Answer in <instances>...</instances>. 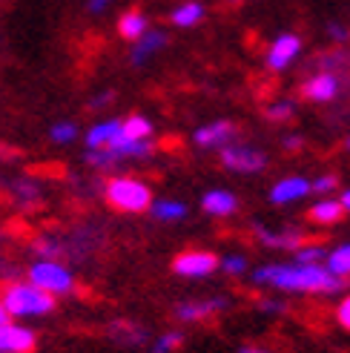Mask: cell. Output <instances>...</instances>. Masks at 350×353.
<instances>
[{
	"label": "cell",
	"instance_id": "5bb4252c",
	"mask_svg": "<svg viewBox=\"0 0 350 353\" xmlns=\"http://www.w3.org/2000/svg\"><path fill=\"white\" fill-rule=\"evenodd\" d=\"M347 210L342 207V201H319L307 210V219L319 227H330V224H339L344 219Z\"/></svg>",
	"mask_w": 350,
	"mask_h": 353
},
{
	"label": "cell",
	"instance_id": "44dd1931",
	"mask_svg": "<svg viewBox=\"0 0 350 353\" xmlns=\"http://www.w3.org/2000/svg\"><path fill=\"white\" fill-rule=\"evenodd\" d=\"M118 135H121V123L118 121H107V123H98L95 130H90V135H86V144H90L92 150L110 147Z\"/></svg>",
	"mask_w": 350,
	"mask_h": 353
},
{
	"label": "cell",
	"instance_id": "d4e9b609",
	"mask_svg": "<svg viewBox=\"0 0 350 353\" xmlns=\"http://www.w3.org/2000/svg\"><path fill=\"white\" fill-rule=\"evenodd\" d=\"M293 256H296V261H299V264H319L327 253H325V247L319 241H305L299 250H293Z\"/></svg>",
	"mask_w": 350,
	"mask_h": 353
},
{
	"label": "cell",
	"instance_id": "5b68a950",
	"mask_svg": "<svg viewBox=\"0 0 350 353\" xmlns=\"http://www.w3.org/2000/svg\"><path fill=\"white\" fill-rule=\"evenodd\" d=\"M213 270H218V256L207 250H184L172 259V273H178L184 279H204Z\"/></svg>",
	"mask_w": 350,
	"mask_h": 353
},
{
	"label": "cell",
	"instance_id": "3957f363",
	"mask_svg": "<svg viewBox=\"0 0 350 353\" xmlns=\"http://www.w3.org/2000/svg\"><path fill=\"white\" fill-rule=\"evenodd\" d=\"M103 199H107V204L112 210H118V213H144V210L152 207V190L144 181L121 175V179L107 181Z\"/></svg>",
	"mask_w": 350,
	"mask_h": 353
},
{
	"label": "cell",
	"instance_id": "e575fe53",
	"mask_svg": "<svg viewBox=\"0 0 350 353\" xmlns=\"http://www.w3.org/2000/svg\"><path fill=\"white\" fill-rule=\"evenodd\" d=\"M285 147H287L290 152H296V150H302V138H296V135L285 138Z\"/></svg>",
	"mask_w": 350,
	"mask_h": 353
},
{
	"label": "cell",
	"instance_id": "30bf717a",
	"mask_svg": "<svg viewBox=\"0 0 350 353\" xmlns=\"http://www.w3.org/2000/svg\"><path fill=\"white\" fill-rule=\"evenodd\" d=\"M107 336L118 347H144V345H150V330L144 325H138V322H130V319L110 322Z\"/></svg>",
	"mask_w": 350,
	"mask_h": 353
},
{
	"label": "cell",
	"instance_id": "ba28073f",
	"mask_svg": "<svg viewBox=\"0 0 350 353\" xmlns=\"http://www.w3.org/2000/svg\"><path fill=\"white\" fill-rule=\"evenodd\" d=\"M38 347V333L32 327L6 322L0 325V353H32Z\"/></svg>",
	"mask_w": 350,
	"mask_h": 353
},
{
	"label": "cell",
	"instance_id": "f1b7e54d",
	"mask_svg": "<svg viewBox=\"0 0 350 353\" xmlns=\"http://www.w3.org/2000/svg\"><path fill=\"white\" fill-rule=\"evenodd\" d=\"M336 322L350 333V296H344L342 302H339V307H336Z\"/></svg>",
	"mask_w": 350,
	"mask_h": 353
},
{
	"label": "cell",
	"instance_id": "603a6c76",
	"mask_svg": "<svg viewBox=\"0 0 350 353\" xmlns=\"http://www.w3.org/2000/svg\"><path fill=\"white\" fill-rule=\"evenodd\" d=\"M181 342H184V333L181 330H169L158 339H150V350L147 353H172V350L181 347Z\"/></svg>",
	"mask_w": 350,
	"mask_h": 353
},
{
	"label": "cell",
	"instance_id": "7c38bea8",
	"mask_svg": "<svg viewBox=\"0 0 350 353\" xmlns=\"http://www.w3.org/2000/svg\"><path fill=\"white\" fill-rule=\"evenodd\" d=\"M256 239L265 244V247H276V250H299V247L307 241L305 233H296V230H267V227H256Z\"/></svg>",
	"mask_w": 350,
	"mask_h": 353
},
{
	"label": "cell",
	"instance_id": "f546056e",
	"mask_svg": "<svg viewBox=\"0 0 350 353\" xmlns=\"http://www.w3.org/2000/svg\"><path fill=\"white\" fill-rule=\"evenodd\" d=\"M258 310H265V313L276 316V313H285L287 305H285V302H278V299H258Z\"/></svg>",
	"mask_w": 350,
	"mask_h": 353
},
{
	"label": "cell",
	"instance_id": "d6a6232c",
	"mask_svg": "<svg viewBox=\"0 0 350 353\" xmlns=\"http://www.w3.org/2000/svg\"><path fill=\"white\" fill-rule=\"evenodd\" d=\"M330 38H333V41H350V32H344L342 26H330Z\"/></svg>",
	"mask_w": 350,
	"mask_h": 353
},
{
	"label": "cell",
	"instance_id": "1f68e13d",
	"mask_svg": "<svg viewBox=\"0 0 350 353\" xmlns=\"http://www.w3.org/2000/svg\"><path fill=\"white\" fill-rule=\"evenodd\" d=\"M336 184H339L336 175H322L319 181H313V184H310V190H316V192H330V190H333Z\"/></svg>",
	"mask_w": 350,
	"mask_h": 353
},
{
	"label": "cell",
	"instance_id": "9c48e42d",
	"mask_svg": "<svg viewBox=\"0 0 350 353\" xmlns=\"http://www.w3.org/2000/svg\"><path fill=\"white\" fill-rule=\"evenodd\" d=\"M339 83L342 81L333 72H325V69H319L316 75H310L302 83V98L316 101V103H327V101H333L339 95Z\"/></svg>",
	"mask_w": 350,
	"mask_h": 353
},
{
	"label": "cell",
	"instance_id": "74e56055",
	"mask_svg": "<svg viewBox=\"0 0 350 353\" xmlns=\"http://www.w3.org/2000/svg\"><path fill=\"white\" fill-rule=\"evenodd\" d=\"M6 322H12V316L6 313V307H3V302H0V325H6Z\"/></svg>",
	"mask_w": 350,
	"mask_h": 353
},
{
	"label": "cell",
	"instance_id": "4fadbf2b",
	"mask_svg": "<svg viewBox=\"0 0 350 353\" xmlns=\"http://www.w3.org/2000/svg\"><path fill=\"white\" fill-rule=\"evenodd\" d=\"M238 135V127L230 121H216L209 127L196 132V144L198 147H216V144H230V141Z\"/></svg>",
	"mask_w": 350,
	"mask_h": 353
},
{
	"label": "cell",
	"instance_id": "83f0119b",
	"mask_svg": "<svg viewBox=\"0 0 350 353\" xmlns=\"http://www.w3.org/2000/svg\"><path fill=\"white\" fill-rule=\"evenodd\" d=\"M218 264L224 268V273H230V276H241L244 270H247V259H244V256H227Z\"/></svg>",
	"mask_w": 350,
	"mask_h": 353
},
{
	"label": "cell",
	"instance_id": "ac0fdd59",
	"mask_svg": "<svg viewBox=\"0 0 350 353\" xmlns=\"http://www.w3.org/2000/svg\"><path fill=\"white\" fill-rule=\"evenodd\" d=\"M150 132H152V123L144 115H130L121 123V144H124V141H147Z\"/></svg>",
	"mask_w": 350,
	"mask_h": 353
},
{
	"label": "cell",
	"instance_id": "6da1fadb",
	"mask_svg": "<svg viewBox=\"0 0 350 353\" xmlns=\"http://www.w3.org/2000/svg\"><path fill=\"white\" fill-rule=\"evenodd\" d=\"M256 285H265L273 290H285V293H322V296H333L347 288V279L333 276L322 264H265L253 273Z\"/></svg>",
	"mask_w": 350,
	"mask_h": 353
},
{
	"label": "cell",
	"instance_id": "836d02e7",
	"mask_svg": "<svg viewBox=\"0 0 350 353\" xmlns=\"http://www.w3.org/2000/svg\"><path fill=\"white\" fill-rule=\"evenodd\" d=\"M238 353H276V350L261 347V345H244V347H238Z\"/></svg>",
	"mask_w": 350,
	"mask_h": 353
},
{
	"label": "cell",
	"instance_id": "ffe728a7",
	"mask_svg": "<svg viewBox=\"0 0 350 353\" xmlns=\"http://www.w3.org/2000/svg\"><path fill=\"white\" fill-rule=\"evenodd\" d=\"M144 32H147V17H144L141 12H127V14L118 21V34H121L124 41H138Z\"/></svg>",
	"mask_w": 350,
	"mask_h": 353
},
{
	"label": "cell",
	"instance_id": "cb8c5ba5",
	"mask_svg": "<svg viewBox=\"0 0 350 353\" xmlns=\"http://www.w3.org/2000/svg\"><path fill=\"white\" fill-rule=\"evenodd\" d=\"M152 216L158 221H178L187 216V207L181 201H158L152 207Z\"/></svg>",
	"mask_w": 350,
	"mask_h": 353
},
{
	"label": "cell",
	"instance_id": "7402d4cb",
	"mask_svg": "<svg viewBox=\"0 0 350 353\" xmlns=\"http://www.w3.org/2000/svg\"><path fill=\"white\" fill-rule=\"evenodd\" d=\"M327 270L339 276V279H347L350 276V244H342L336 250L327 253Z\"/></svg>",
	"mask_w": 350,
	"mask_h": 353
},
{
	"label": "cell",
	"instance_id": "d590c367",
	"mask_svg": "<svg viewBox=\"0 0 350 353\" xmlns=\"http://www.w3.org/2000/svg\"><path fill=\"white\" fill-rule=\"evenodd\" d=\"M110 101H112V95H110V92H103L101 98H95V101H92V107H103V103H110Z\"/></svg>",
	"mask_w": 350,
	"mask_h": 353
},
{
	"label": "cell",
	"instance_id": "8fae6325",
	"mask_svg": "<svg viewBox=\"0 0 350 353\" xmlns=\"http://www.w3.org/2000/svg\"><path fill=\"white\" fill-rule=\"evenodd\" d=\"M302 49V41L296 38V34H282L273 46H270V55H267V66L273 69V72H282V69L299 55Z\"/></svg>",
	"mask_w": 350,
	"mask_h": 353
},
{
	"label": "cell",
	"instance_id": "8992f818",
	"mask_svg": "<svg viewBox=\"0 0 350 353\" xmlns=\"http://www.w3.org/2000/svg\"><path fill=\"white\" fill-rule=\"evenodd\" d=\"M230 307V299L213 296V299H192V302H181L175 307V319L178 322H207L213 316L224 313Z\"/></svg>",
	"mask_w": 350,
	"mask_h": 353
},
{
	"label": "cell",
	"instance_id": "484cf974",
	"mask_svg": "<svg viewBox=\"0 0 350 353\" xmlns=\"http://www.w3.org/2000/svg\"><path fill=\"white\" fill-rule=\"evenodd\" d=\"M201 14H204L201 3H184L181 9L172 12V23H175V26H192V23L201 21Z\"/></svg>",
	"mask_w": 350,
	"mask_h": 353
},
{
	"label": "cell",
	"instance_id": "52a82bcc",
	"mask_svg": "<svg viewBox=\"0 0 350 353\" xmlns=\"http://www.w3.org/2000/svg\"><path fill=\"white\" fill-rule=\"evenodd\" d=\"M221 164L233 172H256V170H265L267 158L258 150L241 147V144H227V147H221Z\"/></svg>",
	"mask_w": 350,
	"mask_h": 353
},
{
	"label": "cell",
	"instance_id": "4dcf8cb0",
	"mask_svg": "<svg viewBox=\"0 0 350 353\" xmlns=\"http://www.w3.org/2000/svg\"><path fill=\"white\" fill-rule=\"evenodd\" d=\"M52 138L61 141V144L63 141H72L75 138V127L72 123H58V127H52Z\"/></svg>",
	"mask_w": 350,
	"mask_h": 353
},
{
	"label": "cell",
	"instance_id": "ab89813d",
	"mask_svg": "<svg viewBox=\"0 0 350 353\" xmlns=\"http://www.w3.org/2000/svg\"><path fill=\"white\" fill-rule=\"evenodd\" d=\"M227 3H236V0H227Z\"/></svg>",
	"mask_w": 350,
	"mask_h": 353
},
{
	"label": "cell",
	"instance_id": "2e32d148",
	"mask_svg": "<svg viewBox=\"0 0 350 353\" xmlns=\"http://www.w3.org/2000/svg\"><path fill=\"white\" fill-rule=\"evenodd\" d=\"M204 210L213 216H233L238 210V199L233 196V192H224V190H213L204 196Z\"/></svg>",
	"mask_w": 350,
	"mask_h": 353
},
{
	"label": "cell",
	"instance_id": "9a60e30c",
	"mask_svg": "<svg viewBox=\"0 0 350 353\" xmlns=\"http://www.w3.org/2000/svg\"><path fill=\"white\" fill-rule=\"evenodd\" d=\"M307 192H310V181H305V179H285V181H278V184L273 187L270 199H273L276 204H290V201H296V199L307 196Z\"/></svg>",
	"mask_w": 350,
	"mask_h": 353
},
{
	"label": "cell",
	"instance_id": "7a4b0ae2",
	"mask_svg": "<svg viewBox=\"0 0 350 353\" xmlns=\"http://www.w3.org/2000/svg\"><path fill=\"white\" fill-rule=\"evenodd\" d=\"M0 302L12 319H32V316H49L55 310V296L34 288L32 281H9L0 290Z\"/></svg>",
	"mask_w": 350,
	"mask_h": 353
},
{
	"label": "cell",
	"instance_id": "60d3db41",
	"mask_svg": "<svg viewBox=\"0 0 350 353\" xmlns=\"http://www.w3.org/2000/svg\"><path fill=\"white\" fill-rule=\"evenodd\" d=\"M347 147H350V141H347Z\"/></svg>",
	"mask_w": 350,
	"mask_h": 353
},
{
	"label": "cell",
	"instance_id": "277c9868",
	"mask_svg": "<svg viewBox=\"0 0 350 353\" xmlns=\"http://www.w3.org/2000/svg\"><path fill=\"white\" fill-rule=\"evenodd\" d=\"M26 279L32 281L34 288H41L52 296H69L75 293V279L69 273L61 261H49V259H41L34 261L32 268L26 270Z\"/></svg>",
	"mask_w": 350,
	"mask_h": 353
},
{
	"label": "cell",
	"instance_id": "d6986e66",
	"mask_svg": "<svg viewBox=\"0 0 350 353\" xmlns=\"http://www.w3.org/2000/svg\"><path fill=\"white\" fill-rule=\"evenodd\" d=\"M9 192H12V199L21 204L23 210H29V207H34V204H41V187H38V184H32V181H26V179L12 181Z\"/></svg>",
	"mask_w": 350,
	"mask_h": 353
},
{
	"label": "cell",
	"instance_id": "f35d334b",
	"mask_svg": "<svg viewBox=\"0 0 350 353\" xmlns=\"http://www.w3.org/2000/svg\"><path fill=\"white\" fill-rule=\"evenodd\" d=\"M342 207H344V210H347V213H350V190H347V192H344V196H342Z\"/></svg>",
	"mask_w": 350,
	"mask_h": 353
},
{
	"label": "cell",
	"instance_id": "4316f807",
	"mask_svg": "<svg viewBox=\"0 0 350 353\" xmlns=\"http://www.w3.org/2000/svg\"><path fill=\"white\" fill-rule=\"evenodd\" d=\"M293 115H296L293 101H278V103H273V107L267 110V118L270 121H290Z\"/></svg>",
	"mask_w": 350,
	"mask_h": 353
},
{
	"label": "cell",
	"instance_id": "8d00e7d4",
	"mask_svg": "<svg viewBox=\"0 0 350 353\" xmlns=\"http://www.w3.org/2000/svg\"><path fill=\"white\" fill-rule=\"evenodd\" d=\"M107 3H110V0H90V9H92V12H101Z\"/></svg>",
	"mask_w": 350,
	"mask_h": 353
},
{
	"label": "cell",
	"instance_id": "e0dca14e",
	"mask_svg": "<svg viewBox=\"0 0 350 353\" xmlns=\"http://www.w3.org/2000/svg\"><path fill=\"white\" fill-rule=\"evenodd\" d=\"M161 46H167V34L164 32H144L141 38H138V46L132 52V63H141L147 61L150 55H155Z\"/></svg>",
	"mask_w": 350,
	"mask_h": 353
}]
</instances>
